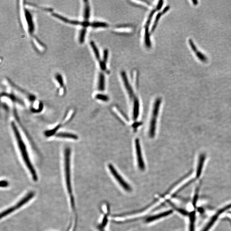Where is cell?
<instances>
[{
  "mask_svg": "<svg viewBox=\"0 0 231 231\" xmlns=\"http://www.w3.org/2000/svg\"><path fill=\"white\" fill-rule=\"evenodd\" d=\"M70 156L71 150L70 148H66L64 151V172L65 178L66 187L69 197L70 198V205L73 215H74V224L73 231H75L78 222V216L77 213L76 206L74 202V195L71 182V164H70Z\"/></svg>",
  "mask_w": 231,
  "mask_h": 231,
  "instance_id": "1",
  "label": "cell"
},
{
  "mask_svg": "<svg viewBox=\"0 0 231 231\" xmlns=\"http://www.w3.org/2000/svg\"><path fill=\"white\" fill-rule=\"evenodd\" d=\"M12 128L14 133L17 142L18 146H19V150H20V153H21V155L23 158V161L24 162L25 165H26L27 168L29 171L32 177L33 180L35 182H37L38 180V176L36 170H35L34 166H33L32 164L31 161L30 159L29 156L28 152L25 143L23 141V139L21 135H20V132L18 128H17L16 125L15 123L14 122H12L11 123Z\"/></svg>",
  "mask_w": 231,
  "mask_h": 231,
  "instance_id": "2",
  "label": "cell"
},
{
  "mask_svg": "<svg viewBox=\"0 0 231 231\" xmlns=\"http://www.w3.org/2000/svg\"><path fill=\"white\" fill-rule=\"evenodd\" d=\"M35 193L33 191H30L28 193H27L25 196L22 198L20 201H18V203H16L15 205L7 208V209L5 210V211L2 212L1 214V219L5 218L17 210L20 209V208H22L32 200L35 196Z\"/></svg>",
  "mask_w": 231,
  "mask_h": 231,
  "instance_id": "3",
  "label": "cell"
},
{
  "mask_svg": "<svg viewBox=\"0 0 231 231\" xmlns=\"http://www.w3.org/2000/svg\"><path fill=\"white\" fill-rule=\"evenodd\" d=\"M161 99L158 98L156 99L153 106L152 118L150 123L149 135L150 138H153L155 137L156 132L157 119L159 114L160 107L161 103Z\"/></svg>",
  "mask_w": 231,
  "mask_h": 231,
  "instance_id": "4",
  "label": "cell"
},
{
  "mask_svg": "<svg viewBox=\"0 0 231 231\" xmlns=\"http://www.w3.org/2000/svg\"><path fill=\"white\" fill-rule=\"evenodd\" d=\"M108 167L111 174L117 180L120 186H122V188H123L125 190L128 192L132 191V189L131 186H130L127 182L125 181L124 179L122 178V177L118 173L117 170H116L114 166H113L111 164H109Z\"/></svg>",
  "mask_w": 231,
  "mask_h": 231,
  "instance_id": "5",
  "label": "cell"
},
{
  "mask_svg": "<svg viewBox=\"0 0 231 231\" xmlns=\"http://www.w3.org/2000/svg\"><path fill=\"white\" fill-rule=\"evenodd\" d=\"M135 149H136V155H137V164L140 170L143 171L145 169L144 161L143 158L142 151L140 141L138 139H136L135 141Z\"/></svg>",
  "mask_w": 231,
  "mask_h": 231,
  "instance_id": "6",
  "label": "cell"
},
{
  "mask_svg": "<svg viewBox=\"0 0 231 231\" xmlns=\"http://www.w3.org/2000/svg\"><path fill=\"white\" fill-rule=\"evenodd\" d=\"M24 16L28 26V31L31 35L32 34L34 30V25L33 22L32 16L28 9H24Z\"/></svg>",
  "mask_w": 231,
  "mask_h": 231,
  "instance_id": "7",
  "label": "cell"
},
{
  "mask_svg": "<svg viewBox=\"0 0 231 231\" xmlns=\"http://www.w3.org/2000/svg\"><path fill=\"white\" fill-rule=\"evenodd\" d=\"M121 74L125 87V89L128 92L129 96L131 99H132L134 96V91H133L131 85H130L129 82L128 78L126 73L125 71H122L121 72Z\"/></svg>",
  "mask_w": 231,
  "mask_h": 231,
  "instance_id": "8",
  "label": "cell"
},
{
  "mask_svg": "<svg viewBox=\"0 0 231 231\" xmlns=\"http://www.w3.org/2000/svg\"><path fill=\"white\" fill-rule=\"evenodd\" d=\"M189 44H190V47H191V49H192V50L193 51L195 54H196V55L197 57L201 61H203V62H206L208 60L207 57H206L204 54L201 53L200 51H199L198 50L196 46L195 45L192 39H189Z\"/></svg>",
  "mask_w": 231,
  "mask_h": 231,
  "instance_id": "9",
  "label": "cell"
},
{
  "mask_svg": "<svg viewBox=\"0 0 231 231\" xmlns=\"http://www.w3.org/2000/svg\"><path fill=\"white\" fill-rule=\"evenodd\" d=\"M172 212L173 211H172V210H169L168 211L164 212L162 213L158 214V215H155L149 217V218H147L146 220V222L149 223V222L155 221V220L160 219V218L169 215L170 214L172 213Z\"/></svg>",
  "mask_w": 231,
  "mask_h": 231,
  "instance_id": "10",
  "label": "cell"
},
{
  "mask_svg": "<svg viewBox=\"0 0 231 231\" xmlns=\"http://www.w3.org/2000/svg\"><path fill=\"white\" fill-rule=\"evenodd\" d=\"M140 111V103L137 98H134V105H133V120H137L139 115Z\"/></svg>",
  "mask_w": 231,
  "mask_h": 231,
  "instance_id": "11",
  "label": "cell"
},
{
  "mask_svg": "<svg viewBox=\"0 0 231 231\" xmlns=\"http://www.w3.org/2000/svg\"><path fill=\"white\" fill-rule=\"evenodd\" d=\"M98 88L99 91H103L105 89V77L102 72L99 74Z\"/></svg>",
  "mask_w": 231,
  "mask_h": 231,
  "instance_id": "12",
  "label": "cell"
},
{
  "mask_svg": "<svg viewBox=\"0 0 231 231\" xmlns=\"http://www.w3.org/2000/svg\"><path fill=\"white\" fill-rule=\"evenodd\" d=\"M85 6L84 9V18L85 21H88V20L90 17V7L88 2L87 1H85Z\"/></svg>",
  "mask_w": 231,
  "mask_h": 231,
  "instance_id": "13",
  "label": "cell"
},
{
  "mask_svg": "<svg viewBox=\"0 0 231 231\" xmlns=\"http://www.w3.org/2000/svg\"><path fill=\"white\" fill-rule=\"evenodd\" d=\"M56 136L59 138H68V139H74V140H76L78 138V137L76 135L67 132L59 133L57 134Z\"/></svg>",
  "mask_w": 231,
  "mask_h": 231,
  "instance_id": "14",
  "label": "cell"
},
{
  "mask_svg": "<svg viewBox=\"0 0 231 231\" xmlns=\"http://www.w3.org/2000/svg\"><path fill=\"white\" fill-rule=\"evenodd\" d=\"M145 43L147 47L150 48L151 46V42L150 38V34L149 32V27H145L144 36Z\"/></svg>",
  "mask_w": 231,
  "mask_h": 231,
  "instance_id": "15",
  "label": "cell"
},
{
  "mask_svg": "<svg viewBox=\"0 0 231 231\" xmlns=\"http://www.w3.org/2000/svg\"><path fill=\"white\" fill-rule=\"evenodd\" d=\"M90 46H91L92 49L93 50V52H94L95 57H96V59L98 60L99 61L100 60V53L99 52L98 49L95 43H94V42L91 41L90 42Z\"/></svg>",
  "mask_w": 231,
  "mask_h": 231,
  "instance_id": "16",
  "label": "cell"
},
{
  "mask_svg": "<svg viewBox=\"0 0 231 231\" xmlns=\"http://www.w3.org/2000/svg\"><path fill=\"white\" fill-rule=\"evenodd\" d=\"M90 26L94 28H98V27H107L108 26V24L107 23L104 22H95L90 23Z\"/></svg>",
  "mask_w": 231,
  "mask_h": 231,
  "instance_id": "17",
  "label": "cell"
},
{
  "mask_svg": "<svg viewBox=\"0 0 231 231\" xmlns=\"http://www.w3.org/2000/svg\"><path fill=\"white\" fill-rule=\"evenodd\" d=\"M86 33H87V29L86 28L82 29L80 32L79 37V42L80 43L82 44L84 43L85 40V37L86 36Z\"/></svg>",
  "mask_w": 231,
  "mask_h": 231,
  "instance_id": "18",
  "label": "cell"
},
{
  "mask_svg": "<svg viewBox=\"0 0 231 231\" xmlns=\"http://www.w3.org/2000/svg\"><path fill=\"white\" fill-rule=\"evenodd\" d=\"M190 231H194V222L195 220V212L193 211L190 214Z\"/></svg>",
  "mask_w": 231,
  "mask_h": 231,
  "instance_id": "19",
  "label": "cell"
},
{
  "mask_svg": "<svg viewBox=\"0 0 231 231\" xmlns=\"http://www.w3.org/2000/svg\"><path fill=\"white\" fill-rule=\"evenodd\" d=\"M163 14H162L161 13H157V16H156L155 21H154L153 26H152V29H151V32H154V31L155 30V28L157 27V24H158V22H159L160 19L161 17V16Z\"/></svg>",
  "mask_w": 231,
  "mask_h": 231,
  "instance_id": "20",
  "label": "cell"
},
{
  "mask_svg": "<svg viewBox=\"0 0 231 231\" xmlns=\"http://www.w3.org/2000/svg\"><path fill=\"white\" fill-rule=\"evenodd\" d=\"M52 15L53 16L55 17L56 18L59 19V20H61L63 22H66V23H70V20H68L67 18L64 17L63 16L60 15L56 13H52Z\"/></svg>",
  "mask_w": 231,
  "mask_h": 231,
  "instance_id": "21",
  "label": "cell"
},
{
  "mask_svg": "<svg viewBox=\"0 0 231 231\" xmlns=\"http://www.w3.org/2000/svg\"><path fill=\"white\" fill-rule=\"evenodd\" d=\"M96 98L103 102H107L109 100V97L107 96L102 94H97L96 96Z\"/></svg>",
  "mask_w": 231,
  "mask_h": 231,
  "instance_id": "22",
  "label": "cell"
},
{
  "mask_svg": "<svg viewBox=\"0 0 231 231\" xmlns=\"http://www.w3.org/2000/svg\"><path fill=\"white\" fill-rule=\"evenodd\" d=\"M155 10H152V12H151L150 13V15H149V16L147 20L146 23L145 24V27H149V26H150V24L151 21H152V19H153V15H154V14H155Z\"/></svg>",
  "mask_w": 231,
  "mask_h": 231,
  "instance_id": "23",
  "label": "cell"
},
{
  "mask_svg": "<svg viewBox=\"0 0 231 231\" xmlns=\"http://www.w3.org/2000/svg\"><path fill=\"white\" fill-rule=\"evenodd\" d=\"M55 78H56V80L59 83L60 85L62 87H63L64 85L63 78L61 74H57L55 76Z\"/></svg>",
  "mask_w": 231,
  "mask_h": 231,
  "instance_id": "24",
  "label": "cell"
},
{
  "mask_svg": "<svg viewBox=\"0 0 231 231\" xmlns=\"http://www.w3.org/2000/svg\"><path fill=\"white\" fill-rule=\"evenodd\" d=\"M108 57V51L107 49H105L103 52V60L105 63H107Z\"/></svg>",
  "mask_w": 231,
  "mask_h": 231,
  "instance_id": "25",
  "label": "cell"
},
{
  "mask_svg": "<svg viewBox=\"0 0 231 231\" xmlns=\"http://www.w3.org/2000/svg\"><path fill=\"white\" fill-rule=\"evenodd\" d=\"M100 67L101 70L103 71H105L106 70L107 67H106V63L103 61H100L99 62Z\"/></svg>",
  "mask_w": 231,
  "mask_h": 231,
  "instance_id": "26",
  "label": "cell"
},
{
  "mask_svg": "<svg viewBox=\"0 0 231 231\" xmlns=\"http://www.w3.org/2000/svg\"><path fill=\"white\" fill-rule=\"evenodd\" d=\"M9 185V183L6 180H2L1 182V188H6Z\"/></svg>",
  "mask_w": 231,
  "mask_h": 231,
  "instance_id": "27",
  "label": "cell"
},
{
  "mask_svg": "<svg viewBox=\"0 0 231 231\" xmlns=\"http://www.w3.org/2000/svg\"><path fill=\"white\" fill-rule=\"evenodd\" d=\"M164 2L163 1H160L158 2V4L157 5V7H156V9L157 10H160L162 7L163 5Z\"/></svg>",
  "mask_w": 231,
  "mask_h": 231,
  "instance_id": "28",
  "label": "cell"
},
{
  "mask_svg": "<svg viewBox=\"0 0 231 231\" xmlns=\"http://www.w3.org/2000/svg\"><path fill=\"white\" fill-rule=\"evenodd\" d=\"M170 7L169 6H166L164 8L163 10H162V11L161 13L162 14H165L166 13H167V12L168 11V10H169V9H170Z\"/></svg>",
  "mask_w": 231,
  "mask_h": 231,
  "instance_id": "29",
  "label": "cell"
},
{
  "mask_svg": "<svg viewBox=\"0 0 231 231\" xmlns=\"http://www.w3.org/2000/svg\"><path fill=\"white\" fill-rule=\"evenodd\" d=\"M98 229L99 231H105L104 230V228H103L102 227L99 226V225L98 226Z\"/></svg>",
  "mask_w": 231,
  "mask_h": 231,
  "instance_id": "30",
  "label": "cell"
},
{
  "mask_svg": "<svg viewBox=\"0 0 231 231\" xmlns=\"http://www.w3.org/2000/svg\"><path fill=\"white\" fill-rule=\"evenodd\" d=\"M193 2V4H194V5H197L198 4V2L197 1H192Z\"/></svg>",
  "mask_w": 231,
  "mask_h": 231,
  "instance_id": "31",
  "label": "cell"
}]
</instances>
